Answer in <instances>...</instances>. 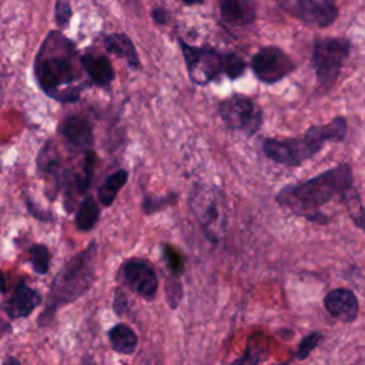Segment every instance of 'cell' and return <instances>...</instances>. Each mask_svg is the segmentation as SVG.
<instances>
[{"label":"cell","mask_w":365,"mask_h":365,"mask_svg":"<svg viewBox=\"0 0 365 365\" xmlns=\"http://www.w3.org/2000/svg\"><path fill=\"white\" fill-rule=\"evenodd\" d=\"M165 297H167V302L170 305V308L175 309L178 307V302L182 298V285L178 279L177 275H173L167 278L165 282Z\"/></svg>","instance_id":"484cf974"},{"label":"cell","mask_w":365,"mask_h":365,"mask_svg":"<svg viewBox=\"0 0 365 365\" xmlns=\"http://www.w3.org/2000/svg\"><path fill=\"white\" fill-rule=\"evenodd\" d=\"M80 64L93 84L98 87H108L113 83L114 68L107 57L87 53L80 56Z\"/></svg>","instance_id":"9a60e30c"},{"label":"cell","mask_w":365,"mask_h":365,"mask_svg":"<svg viewBox=\"0 0 365 365\" xmlns=\"http://www.w3.org/2000/svg\"><path fill=\"white\" fill-rule=\"evenodd\" d=\"M80 57L71 40L60 31H50L44 38L36 61L34 76L38 87L60 103H74L80 98Z\"/></svg>","instance_id":"6da1fadb"},{"label":"cell","mask_w":365,"mask_h":365,"mask_svg":"<svg viewBox=\"0 0 365 365\" xmlns=\"http://www.w3.org/2000/svg\"><path fill=\"white\" fill-rule=\"evenodd\" d=\"M124 284L144 299H154L158 289V277L151 262L143 258H131L121 268Z\"/></svg>","instance_id":"30bf717a"},{"label":"cell","mask_w":365,"mask_h":365,"mask_svg":"<svg viewBox=\"0 0 365 365\" xmlns=\"http://www.w3.org/2000/svg\"><path fill=\"white\" fill-rule=\"evenodd\" d=\"M282 7L305 24L325 29L338 17L334 0H284Z\"/></svg>","instance_id":"9c48e42d"},{"label":"cell","mask_w":365,"mask_h":365,"mask_svg":"<svg viewBox=\"0 0 365 365\" xmlns=\"http://www.w3.org/2000/svg\"><path fill=\"white\" fill-rule=\"evenodd\" d=\"M181 3H184L185 6H195V4L205 3V0H181Z\"/></svg>","instance_id":"4dcf8cb0"},{"label":"cell","mask_w":365,"mask_h":365,"mask_svg":"<svg viewBox=\"0 0 365 365\" xmlns=\"http://www.w3.org/2000/svg\"><path fill=\"white\" fill-rule=\"evenodd\" d=\"M60 134L70 145L84 151L91 150L94 143L93 125L90 120L83 114H73L66 117L60 124Z\"/></svg>","instance_id":"7c38bea8"},{"label":"cell","mask_w":365,"mask_h":365,"mask_svg":"<svg viewBox=\"0 0 365 365\" xmlns=\"http://www.w3.org/2000/svg\"><path fill=\"white\" fill-rule=\"evenodd\" d=\"M272 365H289L288 362H278V364H272Z\"/></svg>","instance_id":"d6a6232c"},{"label":"cell","mask_w":365,"mask_h":365,"mask_svg":"<svg viewBox=\"0 0 365 365\" xmlns=\"http://www.w3.org/2000/svg\"><path fill=\"white\" fill-rule=\"evenodd\" d=\"M251 68L258 81L274 84L295 70L292 58L277 46L261 47L251 57Z\"/></svg>","instance_id":"ba28073f"},{"label":"cell","mask_w":365,"mask_h":365,"mask_svg":"<svg viewBox=\"0 0 365 365\" xmlns=\"http://www.w3.org/2000/svg\"><path fill=\"white\" fill-rule=\"evenodd\" d=\"M161 255L163 259L168 268V271L173 275L180 277L184 272V259L182 255L170 244H163L161 245Z\"/></svg>","instance_id":"603a6c76"},{"label":"cell","mask_w":365,"mask_h":365,"mask_svg":"<svg viewBox=\"0 0 365 365\" xmlns=\"http://www.w3.org/2000/svg\"><path fill=\"white\" fill-rule=\"evenodd\" d=\"M177 197L178 195L175 192H170L163 197H145L141 204V208L145 214H154V212L177 202Z\"/></svg>","instance_id":"cb8c5ba5"},{"label":"cell","mask_w":365,"mask_h":365,"mask_svg":"<svg viewBox=\"0 0 365 365\" xmlns=\"http://www.w3.org/2000/svg\"><path fill=\"white\" fill-rule=\"evenodd\" d=\"M354 175L349 164H338L309 180L282 187L275 195L277 202L309 221L327 224L328 217L319 208L335 197H345L352 190Z\"/></svg>","instance_id":"7a4b0ae2"},{"label":"cell","mask_w":365,"mask_h":365,"mask_svg":"<svg viewBox=\"0 0 365 365\" xmlns=\"http://www.w3.org/2000/svg\"><path fill=\"white\" fill-rule=\"evenodd\" d=\"M7 289V285H6V278L3 275V272L0 271V292H6Z\"/></svg>","instance_id":"f546056e"},{"label":"cell","mask_w":365,"mask_h":365,"mask_svg":"<svg viewBox=\"0 0 365 365\" xmlns=\"http://www.w3.org/2000/svg\"><path fill=\"white\" fill-rule=\"evenodd\" d=\"M221 19L231 26H247L255 20L254 0H218Z\"/></svg>","instance_id":"5bb4252c"},{"label":"cell","mask_w":365,"mask_h":365,"mask_svg":"<svg viewBox=\"0 0 365 365\" xmlns=\"http://www.w3.org/2000/svg\"><path fill=\"white\" fill-rule=\"evenodd\" d=\"M178 46L184 56L185 67L192 83L204 86L227 74V61L230 53H220L211 47L190 46L178 38Z\"/></svg>","instance_id":"8992f818"},{"label":"cell","mask_w":365,"mask_h":365,"mask_svg":"<svg viewBox=\"0 0 365 365\" xmlns=\"http://www.w3.org/2000/svg\"><path fill=\"white\" fill-rule=\"evenodd\" d=\"M100 218V207L93 197H86L76 212V227L81 232L91 231Z\"/></svg>","instance_id":"ffe728a7"},{"label":"cell","mask_w":365,"mask_h":365,"mask_svg":"<svg viewBox=\"0 0 365 365\" xmlns=\"http://www.w3.org/2000/svg\"><path fill=\"white\" fill-rule=\"evenodd\" d=\"M351 47L345 37H322L314 41L312 66L321 90H329L335 84Z\"/></svg>","instance_id":"5b68a950"},{"label":"cell","mask_w":365,"mask_h":365,"mask_svg":"<svg viewBox=\"0 0 365 365\" xmlns=\"http://www.w3.org/2000/svg\"><path fill=\"white\" fill-rule=\"evenodd\" d=\"M127 307H128L127 295L123 292V289L117 288L115 294H114V299H113V309L115 311L117 315H123L125 312Z\"/></svg>","instance_id":"83f0119b"},{"label":"cell","mask_w":365,"mask_h":365,"mask_svg":"<svg viewBox=\"0 0 365 365\" xmlns=\"http://www.w3.org/2000/svg\"><path fill=\"white\" fill-rule=\"evenodd\" d=\"M104 48L114 56H118L125 60L128 67L133 70H137L140 67V58L138 53L134 47V43L131 38L124 33H111L103 37Z\"/></svg>","instance_id":"2e32d148"},{"label":"cell","mask_w":365,"mask_h":365,"mask_svg":"<svg viewBox=\"0 0 365 365\" xmlns=\"http://www.w3.org/2000/svg\"><path fill=\"white\" fill-rule=\"evenodd\" d=\"M192 212L198 218L200 224L204 227V230L208 231L210 225L218 221L220 218V210H218V202L214 194L208 192L207 190H201L197 192L192 198Z\"/></svg>","instance_id":"e0dca14e"},{"label":"cell","mask_w":365,"mask_h":365,"mask_svg":"<svg viewBox=\"0 0 365 365\" xmlns=\"http://www.w3.org/2000/svg\"><path fill=\"white\" fill-rule=\"evenodd\" d=\"M73 16V10H71V4L68 0H57L56 1V7H54V19L56 23L60 27H67L70 20Z\"/></svg>","instance_id":"4316f807"},{"label":"cell","mask_w":365,"mask_h":365,"mask_svg":"<svg viewBox=\"0 0 365 365\" xmlns=\"http://www.w3.org/2000/svg\"><path fill=\"white\" fill-rule=\"evenodd\" d=\"M3 365H20V362H19L17 359H14V358H10V359H7Z\"/></svg>","instance_id":"1f68e13d"},{"label":"cell","mask_w":365,"mask_h":365,"mask_svg":"<svg viewBox=\"0 0 365 365\" xmlns=\"http://www.w3.org/2000/svg\"><path fill=\"white\" fill-rule=\"evenodd\" d=\"M128 180V173L124 168L115 170L111 173L98 188V201L103 207H110L117 198L121 188L125 185Z\"/></svg>","instance_id":"d6986e66"},{"label":"cell","mask_w":365,"mask_h":365,"mask_svg":"<svg viewBox=\"0 0 365 365\" xmlns=\"http://www.w3.org/2000/svg\"><path fill=\"white\" fill-rule=\"evenodd\" d=\"M322 339V334L321 332H311L308 335H305L301 342L298 344L297 352H295V358L298 361H304L305 358H308L311 355V352L319 345Z\"/></svg>","instance_id":"d4e9b609"},{"label":"cell","mask_w":365,"mask_h":365,"mask_svg":"<svg viewBox=\"0 0 365 365\" xmlns=\"http://www.w3.org/2000/svg\"><path fill=\"white\" fill-rule=\"evenodd\" d=\"M151 17H153V20H154L157 24H161V26L167 24L168 20H170L168 11H167L165 9H163V7H155V9H153Z\"/></svg>","instance_id":"f1b7e54d"},{"label":"cell","mask_w":365,"mask_h":365,"mask_svg":"<svg viewBox=\"0 0 365 365\" xmlns=\"http://www.w3.org/2000/svg\"><path fill=\"white\" fill-rule=\"evenodd\" d=\"M30 262L33 265L34 272L44 275L50 268V251L44 244H33L29 250Z\"/></svg>","instance_id":"7402d4cb"},{"label":"cell","mask_w":365,"mask_h":365,"mask_svg":"<svg viewBox=\"0 0 365 365\" xmlns=\"http://www.w3.org/2000/svg\"><path fill=\"white\" fill-rule=\"evenodd\" d=\"M324 307L332 318L344 324L354 322L359 312L358 298L355 292L348 288H335L329 291L324 298Z\"/></svg>","instance_id":"8fae6325"},{"label":"cell","mask_w":365,"mask_h":365,"mask_svg":"<svg viewBox=\"0 0 365 365\" xmlns=\"http://www.w3.org/2000/svg\"><path fill=\"white\" fill-rule=\"evenodd\" d=\"M111 349L121 355H131L138 344L137 334L125 324H117L108 331Z\"/></svg>","instance_id":"ac0fdd59"},{"label":"cell","mask_w":365,"mask_h":365,"mask_svg":"<svg viewBox=\"0 0 365 365\" xmlns=\"http://www.w3.org/2000/svg\"><path fill=\"white\" fill-rule=\"evenodd\" d=\"M41 302V295L30 288L26 284H19L11 294V297L6 301L4 309L7 315L13 319L29 317Z\"/></svg>","instance_id":"4fadbf2b"},{"label":"cell","mask_w":365,"mask_h":365,"mask_svg":"<svg viewBox=\"0 0 365 365\" xmlns=\"http://www.w3.org/2000/svg\"><path fill=\"white\" fill-rule=\"evenodd\" d=\"M267 352V338L261 334H254L248 339V345L245 348V352L234 359L231 365H258L261 361L262 354Z\"/></svg>","instance_id":"44dd1931"},{"label":"cell","mask_w":365,"mask_h":365,"mask_svg":"<svg viewBox=\"0 0 365 365\" xmlns=\"http://www.w3.org/2000/svg\"><path fill=\"white\" fill-rule=\"evenodd\" d=\"M348 133L345 117H335L327 124L309 127L301 137L265 138L264 154L274 163L288 167H298L318 154L327 143H341Z\"/></svg>","instance_id":"3957f363"},{"label":"cell","mask_w":365,"mask_h":365,"mask_svg":"<svg viewBox=\"0 0 365 365\" xmlns=\"http://www.w3.org/2000/svg\"><path fill=\"white\" fill-rule=\"evenodd\" d=\"M96 265L97 245L93 240L86 250L68 259L54 277L47 307L38 318L40 325L48 324L60 307L74 302L91 288L96 281Z\"/></svg>","instance_id":"277c9868"},{"label":"cell","mask_w":365,"mask_h":365,"mask_svg":"<svg viewBox=\"0 0 365 365\" xmlns=\"http://www.w3.org/2000/svg\"><path fill=\"white\" fill-rule=\"evenodd\" d=\"M218 114L228 130L252 137L262 125V110L247 96L232 94L218 106Z\"/></svg>","instance_id":"52a82bcc"}]
</instances>
